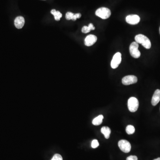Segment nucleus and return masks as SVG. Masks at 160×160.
<instances>
[{"label": "nucleus", "mask_w": 160, "mask_h": 160, "mask_svg": "<svg viewBox=\"0 0 160 160\" xmlns=\"http://www.w3.org/2000/svg\"><path fill=\"white\" fill-rule=\"evenodd\" d=\"M136 42L138 44H141L146 49H150L151 43L149 39L143 34H138L135 37Z\"/></svg>", "instance_id": "obj_1"}, {"label": "nucleus", "mask_w": 160, "mask_h": 160, "mask_svg": "<svg viewBox=\"0 0 160 160\" xmlns=\"http://www.w3.org/2000/svg\"><path fill=\"white\" fill-rule=\"evenodd\" d=\"M96 15L103 19L109 18L111 14L110 10L107 8L101 7L96 10Z\"/></svg>", "instance_id": "obj_2"}, {"label": "nucleus", "mask_w": 160, "mask_h": 160, "mask_svg": "<svg viewBox=\"0 0 160 160\" xmlns=\"http://www.w3.org/2000/svg\"><path fill=\"white\" fill-rule=\"evenodd\" d=\"M139 45L137 42H133L129 46L130 55L135 58H138L141 56V53L138 50Z\"/></svg>", "instance_id": "obj_3"}, {"label": "nucleus", "mask_w": 160, "mask_h": 160, "mask_svg": "<svg viewBox=\"0 0 160 160\" xmlns=\"http://www.w3.org/2000/svg\"><path fill=\"white\" fill-rule=\"evenodd\" d=\"M139 107V102L135 97H131L128 101V109L131 112H135L137 110Z\"/></svg>", "instance_id": "obj_4"}, {"label": "nucleus", "mask_w": 160, "mask_h": 160, "mask_svg": "<svg viewBox=\"0 0 160 160\" xmlns=\"http://www.w3.org/2000/svg\"><path fill=\"white\" fill-rule=\"evenodd\" d=\"M118 146L122 152L125 153H129L131 150V144L125 140H121L118 142Z\"/></svg>", "instance_id": "obj_5"}, {"label": "nucleus", "mask_w": 160, "mask_h": 160, "mask_svg": "<svg viewBox=\"0 0 160 160\" xmlns=\"http://www.w3.org/2000/svg\"><path fill=\"white\" fill-rule=\"evenodd\" d=\"M122 61V54L117 52L115 54L111 62V66L113 69H116Z\"/></svg>", "instance_id": "obj_6"}, {"label": "nucleus", "mask_w": 160, "mask_h": 160, "mask_svg": "<svg viewBox=\"0 0 160 160\" xmlns=\"http://www.w3.org/2000/svg\"><path fill=\"white\" fill-rule=\"evenodd\" d=\"M137 82V78L134 75H128L124 77L122 80L123 84L125 85H130L136 83Z\"/></svg>", "instance_id": "obj_7"}, {"label": "nucleus", "mask_w": 160, "mask_h": 160, "mask_svg": "<svg viewBox=\"0 0 160 160\" xmlns=\"http://www.w3.org/2000/svg\"><path fill=\"white\" fill-rule=\"evenodd\" d=\"M126 21L130 25H137L140 22V18L137 15H129L126 17Z\"/></svg>", "instance_id": "obj_8"}, {"label": "nucleus", "mask_w": 160, "mask_h": 160, "mask_svg": "<svg viewBox=\"0 0 160 160\" xmlns=\"http://www.w3.org/2000/svg\"><path fill=\"white\" fill-rule=\"evenodd\" d=\"M97 41V37L94 35H89L85 39V44L87 46H90Z\"/></svg>", "instance_id": "obj_9"}, {"label": "nucleus", "mask_w": 160, "mask_h": 160, "mask_svg": "<svg viewBox=\"0 0 160 160\" xmlns=\"http://www.w3.org/2000/svg\"><path fill=\"white\" fill-rule=\"evenodd\" d=\"M160 101V90H156L155 91L154 95H153V97H152V105L154 106H156L159 102Z\"/></svg>", "instance_id": "obj_10"}, {"label": "nucleus", "mask_w": 160, "mask_h": 160, "mask_svg": "<svg viewBox=\"0 0 160 160\" xmlns=\"http://www.w3.org/2000/svg\"><path fill=\"white\" fill-rule=\"evenodd\" d=\"M25 23V19L21 16L17 17L15 19V26L18 29L22 28L24 26Z\"/></svg>", "instance_id": "obj_11"}, {"label": "nucleus", "mask_w": 160, "mask_h": 160, "mask_svg": "<svg viewBox=\"0 0 160 160\" xmlns=\"http://www.w3.org/2000/svg\"><path fill=\"white\" fill-rule=\"evenodd\" d=\"M101 132L104 135L106 139H109L111 134V129L109 127L104 126L101 129Z\"/></svg>", "instance_id": "obj_12"}, {"label": "nucleus", "mask_w": 160, "mask_h": 160, "mask_svg": "<svg viewBox=\"0 0 160 160\" xmlns=\"http://www.w3.org/2000/svg\"><path fill=\"white\" fill-rule=\"evenodd\" d=\"M104 117L102 115H100L95 117L92 121V123L94 125H99L102 123Z\"/></svg>", "instance_id": "obj_13"}, {"label": "nucleus", "mask_w": 160, "mask_h": 160, "mask_svg": "<svg viewBox=\"0 0 160 160\" xmlns=\"http://www.w3.org/2000/svg\"><path fill=\"white\" fill-rule=\"evenodd\" d=\"M95 29V27L93 26V24L90 23L88 26H84L82 28V32L85 33H89L91 30H93Z\"/></svg>", "instance_id": "obj_14"}, {"label": "nucleus", "mask_w": 160, "mask_h": 160, "mask_svg": "<svg viewBox=\"0 0 160 160\" xmlns=\"http://www.w3.org/2000/svg\"><path fill=\"white\" fill-rule=\"evenodd\" d=\"M51 13L54 16V18L56 21H59L60 18L62 17V15L59 11H56L55 9H52L51 11Z\"/></svg>", "instance_id": "obj_15"}, {"label": "nucleus", "mask_w": 160, "mask_h": 160, "mask_svg": "<svg viewBox=\"0 0 160 160\" xmlns=\"http://www.w3.org/2000/svg\"><path fill=\"white\" fill-rule=\"evenodd\" d=\"M135 131L134 127L132 125H128L126 128V132L127 134L129 135L134 134Z\"/></svg>", "instance_id": "obj_16"}, {"label": "nucleus", "mask_w": 160, "mask_h": 160, "mask_svg": "<svg viewBox=\"0 0 160 160\" xmlns=\"http://www.w3.org/2000/svg\"><path fill=\"white\" fill-rule=\"evenodd\" d=\"M99 145V142H98V141L97 140L94 139L92 142L91 146L92 148H97L98 147Z\"/></svg>", "instance_id": "obj_17"}, {"label": "nucleus", "mask_w": 160, "mask_h": 160, "mask_svg": "<svg viewBox=\"0 0 160 160\" xmlns=\"http://www.w3.org/2000/svg\"><path fill=\"white\" fill-rule=\"evenodd\" d=\"M51 160H63V158L60 155L55 154Z\"/></svg>", "instance_id": "obj_18"}, {"label": "nucleus", "mask_w": 160, "mask_h": 160, "mask_svg": "<svg viewBox=\"0 0 160 160\" xmlns=\"http://www.w3.org/2000/svg\"><path fill=\"white\" fill-rule=\"evenodd\" d=\"M74 14L73 13H71V12H67L66 14V15H65V18L66 19L68 20H72Z\"/></svg>", "instance_id": "obj_19"}, {"label": "nucleus", "mask_w": 160, "mask_h": 160, "mask_svg": "<svg viewBox=\"0 0 160 160\" xmlns=\"http://www.w3.org/2000/svg\"><path fill=\"white\" fill-rule=\"evenodd\" d=\"M81 16H82V15H81V14H80V13L74 14L72 20L74 21H76L77 19L80 18H81Z\"/></svg>", "instance_id": "obj_20"}, {"label": "nucleus", "mask_w": 160, "mask_h": 160, "mask_svg": "<svg viewBox=\"0 0 160 160\" xmlns=\"http://www.w3.org/2000/svg\"><path fill=\"white\" fill-rule=\"evenodd\" d=\"M126 160H138V158L136 156H130L127 157Z\"/></svg>", "instance_id": "obj_21"}, {"label": "nucleus", "mask_w": 160, "mask_h": 160, "mask_svg": "<svg viewBox=\"0 0 160 160\" xmlns=\"http://www.w3.org/2000/svg\"><path fill=\"white\" fill-rule=\"evenodd\" d=\"M154 160H160V157H158V158L154 159Z\"/></svg>", "instance_id": "obj_22"}, {"label": "nucleus", "mask_w": 160, "mask_h": 160, "mask_svg": "<svg viewBox=\"0 0 160 160\" xmlns=\"http://www.w3.org/2000/svg\"></svg>", "instance_id": "obj_23"}]
</instances>
